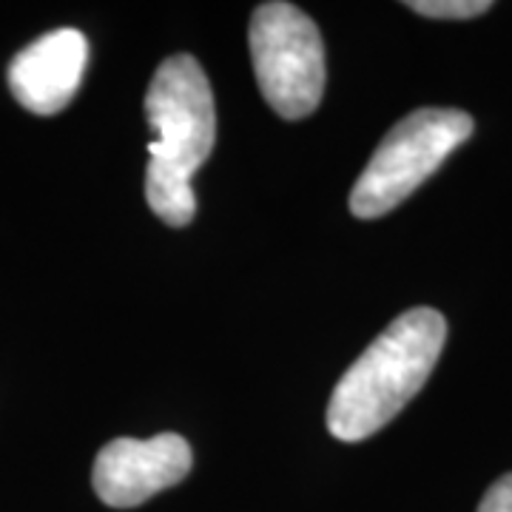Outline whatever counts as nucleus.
Instances as JSON below:
<instances>
[{"instance_id":"2","label":"nucleus","mask_w":512,"mask_h":512,"mask_svg":"<svg viewBox=\"0 0 512 512\" xmlns=\"http://www.w3.org/2000/svg\"><path fill=\"white\" fill-rule=\"evenodd\" d=\"M447 342V322L433 308L393 319L333 387L328 430L339 441H362L402 413L427 384Z\"/></svg>"},{"instance_id":"6","label":"nucleus","mask_w":512,"mask_h":512,"mask_svg":"<svg viewBox=\"0 0 512 512\" xmlns=\"http://www.w3.org/2000/svg\"><path fill=\"white\" fill-rule=\"evenodd\" d=\"M89 43L77 29H57L37 37L9 66V89L32 114L63 111L83 83Z\"/></svg>"},{"instance_id":"1","label":"nucleus","mask_w":512,"mask_h":512,"mask_svg":"<svg viewBox=\"0 0 512 512\" xmlns=\"http://www.w3.org/2000/svg\"><path fill=\"white\" fill-rule=\"evenodd\" d=\"M146 117L154 131L148 146L146 200L171 228L197 214L191 180L217 140V109L211 83L191 55L165 57L146 94Z\"/></svg>"},{"instance_id":"5","label":"nucleus","mask_w":512,"mask_h":512,"mask_svg":"<svg viewBox=\"0 0 512 512\" xmlns=\"http://www.w3.org/2000/svg\"><path fill=\"white\" fill-rule=\"evenodd\" d=\"M191 464V447L177 433L146 441L114 439L94 458V493L114 510H131L180 484L191 473Z\"/></svg>"},{"instance_id":"7","label":"nucleus","mask_w":512,"mask_h":512,"mask_svg":"<svg viewBox=\"0 0 512 512\" xmlns=\"http://www.w3.org/2000/svg\"><path fill=\"white\" fill-rule=\"evenodd\" d=\"M490 6L493 3H487V0H410L407 3V9L436 20L478 18L484 12H490Z\"/></svg>"},{"instance_id":"3","label":"nucleus","mask_w":512,"mask_h":512,"mask_svg":"<svg viewBox=\"0 0 512 512\" xmlns=\"http://www.w3.org/2000/svg\"><path fill=\"white\" fill-rule=\"evenodd\" d=\"M473 117L461 109H419L387 131L350 191V211L376 220L402 205L461 143L473 137Z\"/></svg>"},{"instance_id":"8","label":"nucleus","mask_w":512,"mask_h":512,"mask_svg":"<svg viewBox=\"0 0 512 512\" xmlns=\"http://www.w3.org/2000/svg\"><path fill=\"white\" fill-rule=\"evenodd\" d=\"M478 512H512V473L501 476L493 487L484 493Z\"/></svg>"},{"instance_id":"4","label":"nucleus","mask_w":512,"mask_h":512,"mask_svg":"<svg viewBox=\"0 0 512 512\" xmlns=\"http://www.w3.org/2000/svg\"><path fill=\"white\" fill-rule=\"evenodd\" d=\"M248 43L259 92L279 117L302 120L319 109L325 92V46L308 12L285 0L256 6Z\"/></svg>"}]
</instances>
